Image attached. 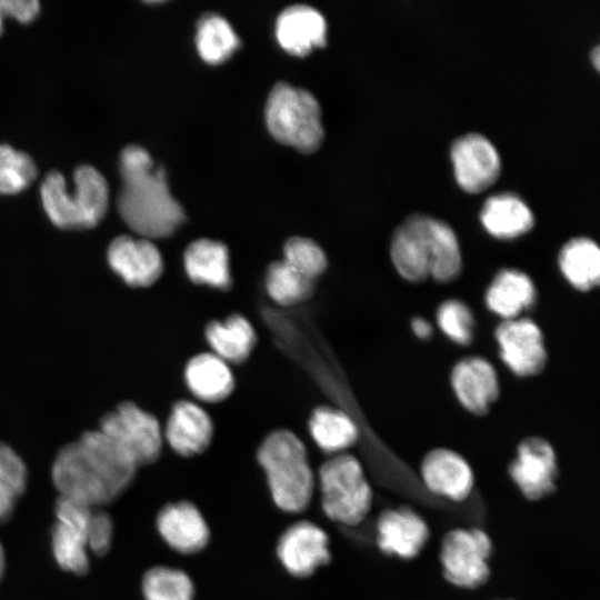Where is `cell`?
<instances>
[{
  "instance_id": "obj_31",
  "label": "cell",
  "mask_w": 600,
  "mask_h": 600,
  "mask_svg": "<svg viewBox=\"0 0 600 600\" xmlns=\"http://www.w3.org/2000/svg\"><path fill=\"white\" fill-rule=\"evenodd\" d=\"M26 482L23 461L9 446L0 443V523L10 518Z\"/></svg>"
},
{
  "instance_id": "obj_40",
  "label": "cell",
  "mask_w": 600,
  "mask_h": 600,
  "mask_svg": "<svg viewBox=\"0 0 600 600\" xmlns=\"http://www.w3.org/2000/svg\"><path fill=\"white\" fill-rule=\"evenodd\" d=\"M499 600H502V599H499ZM503 600H511V599H503Z\"/></svg>"
},
{
  "instance_id": "obj_23",
  "label": "cell",
  "mask_w": 600,
  "mask_h": 600,
  "mask_svg": "<svg viewBox=\"0 0 600 600\" xmlns=\"http://www.w3.org/2000/svg\"><path fill=\"white\" fill-rule=\"evenodd\" d=\"M537 291L531 278L518 269L500 270L484 296L488 309L510 320L521 317L536 301Z\"/></svg>"
},
{
  "instance_id": "obj_20",
  "label": "cell",
  "mask_w": 600,
  "mask_h": 600,
  "mask_svg": "<svg viewBox=\"0 0 600 600\" xmlns=\"http://www.w3.org/2000/svg\"><path fill=\"white\" fill-rule=\"evenodd\" d=\"M327 24L322 14L312 7L294 4L278 17L276 37L289 53L301 57L326 44Z\"/></svg>"
},
{
  "instance_id": "obj_27",
  "label": "cell",
  "mask_w": 600,
  "mask_h": 600,
  "mask_svg": "<svg viewBox=\"0 0 600 600\" xmlns=\"http://www.w3.org/2000/svg\"><path fill=\"white\" fill-rule=\"evenodd\" d=\"M206 336L214 354L226 362L243 361L256 342L252 326L239 314H233L222 322L212 321L207 328Z\"/></svg>"
},
{
  "instance_id": "obj_2",
  "label": "cell",
  "mask_w": 600,
  "mask_h": 600,
  "mask_svg": "<svg viewBox=\"0 0 600 600\" xmlns=\"http://www.w3.org/2000/svg\"><path fill=\"white\" fill-rule=\"evenodd\" d=\"M121 189L117 208L121 219L146 239L171 236L184 221L180 203L171 196L166 170L154 166L140 146H127L120 153Z\"/></svg>"
},
{
  "instance_id": "obj_38",
  "label": "cell",
  "mask_w": 600,
  "mask_h": 600,
  "mask_svg": "<svg viewBox=\"0 0 600 600\" xmlns=\"http://www.w3.org/2000/svg\"><path fill=\"white\" fill-rule=\"evenodd\" d=\"M590 58H591V61L592 63L594 64L596 69H599V66H600V50H599V46H596L591 52H590Z\"/></svg>"
},
{
  "instance_id": "obj_29",
  "label": "cell",
  "mask_w": 600,
  "mask_h": 600,
  "mask_svg": "<svg viewBox=\"0 0 600 600\" xmlns=\"http://www.w3.org/2000/svg\"><path fill=\"white\" fill-rule=\"evenodd\" d=\"M196 44L208 63L226 61L239 47V39L229 22L214 13H206L197 23Z\"/></svg>"
},
{
  "instance_id": "obj_8",
  "label": "cell",
  "mask_w": 600,
  "mask_h": 600,
  "mask_svg": "<svg viewBox=\"0 0 600 600\" xmlns=\"http://www.w3.org/2000/svg\"><path fill=\"white\" fill-rule=\"evenodd\" d=\"M321 504L326 516L346 526H357L368 516L373 500L370 482L352 454H336L319 470Z\"/></svg>"
},
{
  "instance_id": "obj_32",
  "label": "cell",
  "mask_w": 600,
  "mask_h": 600,
  "mask_svg": "<svg viewBox=\"0 0 600 600\" xmlns=\"http://www.w3.org/2000/svg\"><path fill=\"white\" fill-rule=\"evenodd\" d=\"M313 281L304 278L284 261L272 263L267 272L266 287L278 303L290 306L306 299Z\"/></svg>"
},
{
  "instance_id": "obj_36",
  "label": "cell",
  "mask_w": 600,
  "mask_h": 600,
  "mask_svg": "<svg viewBox=\"0 0 600 600\" xmlns=\"http://www.w3.org/2000/svg\"><path fill=\"white\" fill-rule=\"evenodd\" d=\"M39 10L40 3L36 0H0V34L7 17L29 23L38 16Z\"/></svg>"
},
{
  "instance_id": "obj_9",
  "label": "cell",
  "mask_w": 600,
  "mask_h": 600,
  "mask_svg": "<svg viewBox=\"0 0 600 600\" xmlns=\"http://www.w3.org/2000/svg\"><path fill=\"white\" fill-rule=\"evenodd\" d=\"M493 543L481 528H453L442 537L439 561L443 578L452 586L473 590L490 579Z\"/></svg>"
},
{
  "instance_id": "obj_13",
  "label": "cell",
  "mask_w": 600,
  "mask_h": 600,
  "mask_svg": "<svg viewBox=\"0 0 600 600\" xmlns=\"http://www.w3.org/2000/svg\"><path fill=\"white\" fill-rule=\"evenodd\" d=\"M450 156L456 180L468 192L486 189L500 174L499 152L494 144L479 132H469L453 140Z\"/></svg>"
},
{
  "instance_id": "obj_33",
  "label": "cell",
  "mask_w": 600,
  "mask_h": 600,
  "mask_svg": "<svg viewBox=\"0 0 600 600\" xmlns=\"http://www.w3.org/2000/svg\"><path fill=\"white\" fill-rule=\"evenodd\" d=\"M36 176L37 167L29 154L0 143V194L21 192Z\"/></svg>"
},
{
  "instance_id": "obj_37",
  "label": "cell",
  "mask_w": 600,
  "mask_h": 600,
  "mask_svg": "<svg viewBox=\"0 0 600 600\" xmlns=\"http://www.w3.org/2000/svg\"><path fill=\"white\" fill-rule=\"evenodd\" d=\"M411 329L413 333L420 339L430 338L433 330L431 323L422 317H416L412 319Z\"/></svg>"
},
{
  "instance_id": "obj_5",
  "label": "cell",
  "mask_w": 600,
  "mask_h": 600,
  "mask_svg": "<svg viewBox=\"0 0 600 600\" xmlns=\"http://www.w3.org/2000/svg\"><path fill=\"white\" fill-rule=\"evenodd\" d=\"M57 522L52 528V552L67 571L83 574L89 569L86 548L98 556L111 544L112 521L103 511L59 496L56 502Z\"/></svg>"
},
{
  "instance_id": "obj_10",
  "label": "cell",
  "mask_w": 600,
  "mask_h": 600,
  "mask_svg": "<svg viewBox=\"0 0 600 600\" xmlns=\"http://www.w3.org/2000/svg\"><path fill=\"white\" fill-rule=\"evenodd\" d=\"M99 430L137 467L153 462L161 452L162 434L158 420L132 402H123L102 417Z\"/></svg>"
},
{
  "instance_id": "obj_4",
  "label": "cell",
  "mask_w": 600,
  "mask_h": 600,
  "mask_svg": "<svg viewBox=\"0 0 600 600\" xmlns=\"http://www.w3.org/2000/svg\"><path fill=\"white\" fill-rule=\"evenodd\" d=\"M73 190L59 171H50L40 187L43 209L53 224L62 229L92 228L104 217L109 204L106 178L91 166L73 172Z\"/></svg>"
},
{
  "instance_id": "obj_18",
  "label": "cell",
  "mask_w": 600,
  "mask_h": 600,
  "mask_svg": "<svg viewBox=\"0 0 600 600\" xmlns=\"http://www.w3.org/2000/svg\"><path fill=\"white\" fill-rule=\"evenodd\" d=\"M451 386L462 407L473 414L486 413L500 391L494 367L481 357L457 362L451 372Z\"/></svg>"
},
{
  "instance_id": "obj_3",
  "label": "cell",
  "mask_w": 600,
  "mask_h": 600,
  "mask_svg": "<svg viewBox=\"0 0 600 600\" xmlns=\"http://www.w3.org/2000/svg\"><path fill=\"white\" fill-rule=\"evenodd\" d=\"M390 256L398 273L410 282L429 277L449 282L462 268L454 230L446 221L424 213L410 214L396 229Z\"/></svg>"
},
{
  "instance_id": "obj_6",
  "label": "cell",
  "mask_w": 600,
  "mask_h": 600,
  "mask_svg": "<svg viewBox=\"0 0 600 600\" xmlns=\"http://www.w3.org/2000/svg\"><path fill=\"white\" fill-rule=\"evenodd\" d=\"M276 506L286 512H301L312 499L314 478L302 441L291 431L269 434L258 450Z\"/></svg>"
},
{
  "instance_id": "obj_24",
  "label": "cell",
  "mask_w": 600,
  "mask_h": 600,
  "mask_svg": "<svg viewBox=\"0 0 600 600\" xmlns=\"http://www.w3.org/2000/svg\"><path fill=\"white\" fill-rule=\"evenodd\" d=\"M184 268L196 283L218 289L231 284L228 249L222 242L199 239L190 243L184 252Z\"/></svg>"
},
{
  "instance_id": "obj_34",
  "label": "cell",
  "mask_w": 600,
  "mask_h": 600,
  "mask_svg": "<svg viewBox=\"0 0 600 600\" xmlns=\"http://www.w3.org/2000/svg\"><path fill=\"white\" fill-rule=\"evenodd\" d=\"M437 323L458 344H468L473 338L474 318L463 301L449 299L442 302L437 310Z\"/></svg>"
},
{
  "instance_id": "obj_17",
  "label": "cell",
  "mask_w": 600,
  "mask_h": 600,
  "mask_svg": "<svg viewBox=\"0 0 600 600\" xmlns=\"http://www.w3.org/2000/svg\"><path fill=\"white\" fill-rule=\"evenodd\" d=\"M107 258L112 270L133 287L152 284L163 270L158 248L146 238L117 237L108 248Z\"/></svg>"
},
{
  "instance_id": "obj_21",
  "label": "cell",
  "mask_w": 600,
  "mask_h": 600,
  "mask_svg": "<svg viewBox=\"0 0 600 600\" xmlns=\"http://www.w3.org/2000/svg\"><path fill=\"white\" fill-rule=\"evenodd\" d=\"M212 437L210 417L198 404L178 402L169 417L166 438L179 454L190 457L207 449Z\"/></svg>"
},
{
  "instance_id": "obj_15",
  "label": "cell",
  "mask_w": 600,
  "mask_h": 600,
  "mask_svg": "<svg viewBox=\"0 0 600 600\" xmlns=\"http://www.w3.org/2000/svg\"><path fill=\"white\" fill-rule=\"evenodd\" d=\"M419 472L429 492L456 503L468 500L474 488L471 466L460 453L448 448L429 451Z\"/></svg>"
},
{
  "instance_id": "obj_30",
  "label": "cell",
  "mask_w": 600,
  "mask_h": 600,
  "mask_svg": "<svg viewBox=\"0 0 600 600\" xmlns=\"http://www.w3.org/2000/svg\"><path fill=\"white\" fill-rule=\"evenodd\" d=\"M142 593L146 600H193L194 587L182 570L154 567L143 576Z\"/></svg>"
},
{
  "instance_id": "obj_12",
  "label": "cell",
  "mask_w": 600,
  "mask_h": 600,
  "mask_svg": "<svg viewBox=\"0 0 600 600\" xmlns=\"http://www.w3.org/2000/svg\"><path fill=\"white\" fill-rule=\"evenodd\" d=\"M496 340L501 360L519 377H530L542 371L547 351L539 326L529 318L503 320L496 329Z\"/></svg>"
},
{
  "instance_id": "obj_7",
  "label": "cell",
  "mask_w": 600,
  "mask_h": 600,
  "mask_svg": "<svg viewBox=\"0 0 600 600\" xmlns=\"http://www.w3.org/2000/svg\"><path fill=\"white\" fill-rule=\"evenodd\" d=\"M264 117L269 132L277 141L301 152L317 150L323 139L317 99L309 91L287 82H278L271 89Z\"/></svg>"
},
{
  "instance_id": "obj_19",
  "label": "cell",
  "mask_w": 600,
  "mask_h": 600,
  "mask_svg": "<svg viewBox=\"0 0 600 600\" xmlns=\"http://www.w3.org/2000/svg\"><path fill=\"white\" fill-rule=\"evenodd\" d=\"M157 528L162 539L180 553L199 552L210 539V530L202 513L189 501L164 506L158 513Z\"/></svg>"
},
{
  "instance_id": "obj_25",
  "label": "cell",
  "mask_w": 600,
  "mask_h": 600,
  "mask_svg": "<svg viewBox=\"0 0 600 600\" xmlns=\"http://www.w3.org/2000/svg\"><path fill=\"white\" fill-rule=\"evenodd\" d=\"M561 273L574 289L589 291L600 281V249L588 237H576L567 241L558 256Z\"/></svg>"
},
{
  "instance_id": "obj_28",
  "label": "cell",
  "mask_w": 600,
  "mask_h": 600,
  "mask_svg": "<svg viewBox=\"0 0 600 600\" xmlns=\"http://www.w3.org/2000/svg\"><path fill=\"white\" fill-rule=\"evenodd\" d=\"M316 443L326 452L340 454L354 444L358 428L343 411L332 408L317 409L309 423Z\"/></svg>"
},
{
  "instance_id": "obj_11",
  "label": "cell",
  "mask_w": 600,
  "mask_h": 600,
  "mask_svg": "<svg viewBox=\"0 0 600 600\" xmlns=\"http://www.w3.org/2000/svg\"><path fill=\"white\" fill-rule=\"evenodd\" d=\"M508 473L519 492L529 501H540L557 489L559 467L556 451L542 437L524 438L517 447Z\"/></svg>"
},
{
  "instance_id": "obj_14",
  "label": "cell",
  "mask_w": 600,
  "mask_h": 600,
  "mask_svg": "<svg viewBox=\"0 0 600 600\" xmlns=\"http://www.w3.org/2000/svg\"><path fill=\"white\" fill-rule=\"evenodd\" d=\"M376 533L381 552L402 560L417 558L430 539L427 521L408 506L381 511L376 522Z\"/></svg>"
},
{
  "instance_id": "obj_26",
  "label": "cell",
  "mask_w": 600,
  "mask_h": 600,
  "mask_svg": "<svg viewBox=\"0 0 600 600\" xmlns=\"http://www.w3.org/2000/svg\"><path fill=\"white\" fill-rule=\"evenodd\" d=\"M186 380L197 398L209 402L223 400L234 386L227 362L214 353H202L192 358L186 368Z\"/></svg>"
},
{
  "instance_id": "obj_39",
  "label": "cell",
  "mask_w": 600,
  "mask_h": 600,
  "mask_svg": "<svg viewBox=\"0 0 600 600\" xmlns=\"http://www.w3.org/2000/svg\"><path fill=\"white\" fill-rule=\"evenodd\" d=\"M3 568H4V554H3L2 546L0 543V578L2 576Z\"/></svg>"
},
{
  "instance_id": "obj_1",
  "label": "cell",
  "mask_w": 600,
  "mask_h": 600,
  "mask_svg": "<svg viewBox=\"0 0 600 600\" xmlns=\"http://www.w3.org/2000/svg\"><path fill=\"white\" fill-rule=\"evenodd\" d=\"M137 466L100 430L64 446L52 466V480L66 497L97 507L116 499L131 482Z\"/></svg>"
},
{
  "instance_id": "obj_22",
  "label": "cell",
  "mask_w": 600,
  "mask_h": 600,
  "mask_svg": "<svg viewBox=\"0 0 600 600\" xmlns=\"http://www.w3.org/2000/svg\"><path fill=\"white\" fill-rule=\"evenodd\" d=\"M480 220L484 229L499 239L519 237L534 223L532 210L527 202L509 191L488 197L480 210Z\"/></svg>"
},
{
  "instance_id": "obj_16",
  "label": "cell",
  "mask_w": 600,
  "mask_h": 600,
  "mask_svg": "<svg viewBox=\"0 0 600 600\" xmlns=\"http://www.w3.org/2000/svg\"><path fill=\"white\" fill-rule=\"evenodd\" d=\"M277 554L284 569L298 578L311 576L331 558L327 533L309 521L296 522L281 534Z\"/></svg>"
},
{
  "instance_id": "obj_35",
  "label": "cell",
  "mask_w": 600,
  "mask_h": 600,
  "mask_svg": "<svg viewBox=\"0 0 600 600\" xmlns=\"http://www.w3.org/2000/svg\"><path fill=\"white\" fill-rule=\"evenodd\" d=\"M283 251V261L311 281L326 269V256L322 249L311 239L291 238L286 242Z\"/></svg>"
}]
</instances>
